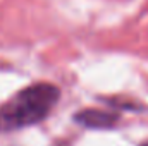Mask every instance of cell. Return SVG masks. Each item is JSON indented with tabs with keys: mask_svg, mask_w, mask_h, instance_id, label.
<instances>
[{
	"mask_svg": "<svg viewBox=\"0 0 148 146\" xmlns=\"http://www.w3.org/2000/svg\"><path fill=\"white\" fill-rule=\"evenodd\" d=\"M59 96V88L50 83L24 88L0 108V132L24 129L41 122L57 105Z\"/></svg>",
	"mask_w": 148,
	"mask_h": 146,
	"instance_id": "1",
	"label": "cell"
},
{
	"mask_svg": "<svg viewBox=\"0 0 148 146\" xmlns=\"http://www.w3.org/2000/svg\"><path fill=\"white\" fill-rule=\"evenodd\" d=\"M74 119L77 124H81L84 127H91V129H109L117 122V115L95 108L83 110V112L76 113Z\"/></svg>",
	"mask_w": 148,
	"mask_h": 146,
	"instance_id": "2",
	"label": "cell"
},
{
	"mask_svg": "<svg viewBox=\"0 0 148 146\" xmlns=\"http://www.w3.org/2000/svg\"><path fill=\"white\" fill-rule=\"evenodd\" d=\"M141 146H148V143H145V145H141Z\"/></svg>",
	"mask_w": 148,
	"mask_h": 146,
	"instance_id": "3",
	"label": "cell"
}]
</instances>
